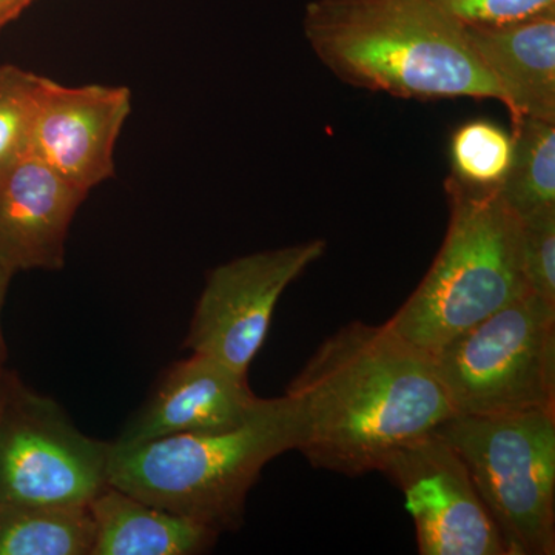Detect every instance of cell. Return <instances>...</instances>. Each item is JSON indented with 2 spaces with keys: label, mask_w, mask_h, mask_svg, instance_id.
I'll use <instances>...</instances> for the list:
<instances>
[{
  "label": "cell",
  "mask_w": 555,
  "mask_h": 555,
  "mask_svg": "<svg viewBox=\"0 0 555 555\" xmlns=\"http://www.w3.org/2000/svg\"><path fill=\"white\" fill-rule=\"evenodd\" d=\"M286 396L301 426L297 451L346 477L379 470L455 415L433 356L387 323L353 321L324 339Z\"/></svg>",
  "instance_id": "cell-1"
},
{
  "label": "cell",
  "mask_w": 555,
  "mask_h": 555,
  "mask_svg": "<svg viewBox=\"0 0 555 555\" xmlns=\"http://www.w3.org/2000/svg\"><path fill=\"white\" fill-rule=\"evenodd\" d=\"M302 28L318 60L349 86L403 100L503 104L465 27L433 0H312Z\"/></svg>",
  "instance_id": "cell-2"
},
{
  "label": "cell",
  "mask_w": 555,
  "mask_h": 555,
  "mask_svg": "<svg viewBox=\"0 0 555 555\" xmlns=\"http://www.w3.org/2000/svg\"><path fill=\"white\" fill-rule=\"evenodd\" d=\"M299 436L294 400L262 398L254 415L232 429L178 434L133 447L112 443L108 483L221 534L243 525L247 494L262 469L284 452L297 451Z\"/></svg>",
  "instance_id": "cell-3"
},
{
  "label": "cell",
  "mask_w": 555,
  "mask_h": 555,
  "mask_svg": "<svg viewBox=\"0 0 555 555\" xmlns=\"http://www.w3.org/2000/svg\"><path fill=\"white\" fill-rule=\"evenodd\" d=\"M444 192L449 224L443 246L418 287L387 321L430 356L529 292L520 264V222L500 188H473L449 175Z\"/></svg>",
  "instance_id": "cell-4"
},
{
  "label": "cell",
  "mask_w": 555,
  "mask_h": 555,
  "mask_svg": "<svg viewBox=\"0 0 555 555\" xmlns=\"http://www.w3.org/2000/svg\"><path fill=\"white\" fill-rule=\"evenodd\" d=\"M436 433L462 459L506 555L555 554V412L454 415Z\"/></svg>",
  "instance_id": "cell-5"
},
{
  "label": "cell",
  "mask_w": 555,
  "mask_h": 555,
  "mask_svg": "<svg viewBox=\"0 0 555 555\" xmlns=\"http://www.w3.org/2000/svg\"><path fill=\"white\" fill-rule=\"evenodd\" d=\"M433 358L455 415L555 412V306L531 292Z\"/></svg>",
  "instance_id": "cell-6"
},
{
  "label": "cell",
  "mask_w": 555,
  "mask_h": 555,
  "mask_svg": "<svg viewBox=\"0 0 555 555\" xmlns=\"http://www.w3.org/2000/svg\"><path fill=\"white\" fill-rule=\"evenodd\" d=\"M112 443L80 433L56 401L9 378L0 422V506L90 505Z\"/></svg>",
  "instance_id": "cell-7"
},
{
  "label": "cell",
  "mask_w": 555,
  "mask_h": 555,
  "mask_svg": "<svg viewBox=\"0 0 555 555\" xmlns=\"http://www.w3.org/2000/svg\"><path fill=\"white\" fill-rule=\"evenodd\" d=\"M326 247L324 240H310L246 255L211 270L185 347L247 375L268 337L281 295L323 257Z\"/></svg>",
  "instance_id": "cell-8"
},
{
  "label": "cell",
  "mask_w": 555,
  "mask_h": 555,
  "mask_svg": "<svg viewBox=\"0 0 555 555\" xmlns=\"http://www.w3.org/2000/svg\"><path fill=\"white\" fill-rule=\"evenodd\" d=\"M378 473L400 488L422 555H506L462 459L436 430L398 448Z\"/></svg>",
  "instance_id": "cell-9"
},
{
  "label": "cell",
  "mask_w": 555,
  "mask_h": 555,
  "mask_svg": "<svg viewBox=\"0 0 555 555\" xmlns=\"http://www.w3.org/2000/svg\"><path fill=\"white\" fill-rule=\"evenodd\" d=\"M131 112L127 87H67L43 79L28 153L90 193L115 175V149Z\"/></svg>",
  "instance_id": "cell-10"
},
{
  "label": "cell",
  "mask_w": 555,
  "mask_h": 555,
  "mask_svg": "<svg viewBox=\"0 0 555 555\" xmlns=\"http://www.w3.org/2000/svg\"><path fill=\"white\" fill-rule=\"evenodd\" d=\"M261 401L251 392L246 374L192 352L166 372L115 444L133 447L178 434L221 433L243 425Z\"/></svg>",
  "instance_id": "cell-11"
},
{
  "label": "cell",
  "mask_w": 555,
  "mask_h": 555,
  "mask_svg": "<svg viewBox=\"0 0 555 555\" xmlns=\"http://www.w3.org/2000/svg\"><path fill=\"white\" fill-rule=\"evenodd\" d=\"M89 193L27 155L0 175V259L13 269L60 270L69 225Z\"/></svg>",
  "instance_id": "cell-12"
},
{
  "label": "cell",
  "mask_w": 555,
  "mask_h": 555,
  "mask_svg": "<svg viewBox=\"0 0 555 555\" xmlns=\"http://www.w3.org/2000/svg\"><path fill=\"white\" fill-rule=\"evenodd\" d=\"M465 31L511 118L555 124V10Z\"/></svg>",
  "instance_id": "cell-13"
},
{
  "label": "cell",
  "mask_w": 555,
  "mask_h": 555,
  "mask_svg": "<svg viewBox=\"0 0 555 555\" xmlns=\"http://www.w3.org/2000/svg\"><path fill=\"white\" fill-rule=\"evenodd\" d=\"M96 539L91 555H193L217 542L219 532L108 485L90 502Z\"/></svg>",
  "instance_id": "cell-14"
},
{
  "label": "cell",
  "mask_w": 555,
  "mask_h": 555,
  "mask_svg": "<svg viewBox=\"0 0 555 555\" xmlns=\"http://www.w3.org/2000/svg\"><path fill=\"white\" fill-rule=\"evenodd\" d=\"M89 505L0 506V555H91Z\"/></svg>",
  "instance_id": "cell-15"
},
{
  "label": "cell",
  "mask_w": 555,
  "mask_h": 555,
  "mask_svg": "<svg viewBox=\"0 0 555 555\" xmlns=\"http://www.w3.org/2000/svg\"><path fill=\"white\" fill-rule=\"evenodd\" d=\"M514 156L500 195L524 219L555 210V124L513 118Z\"/></svg>",
  "instance_id": "cell-16"
},
{
  "label": "cell",
  "mask_w": 555,
  "mask_h": 555,
  "mask_svg": "<svg viewBox=\"0 0 555 555\" xmlns=\"http://www.w3.org/2000/svg\"><path fill=\"white\" fill-rule=\"evenodd\" d=\"M514 156V139L489 120L463 124L451 139L452 177L478 189L505 181Z\"/></svg>",
  "instance_id": "cell-17"
},
{
  "label": "cell",
  "mask_w": 555,
  "mask_h": 555,
  "mask_svg": "<svg viewBox=\"0 0 555 555\" xmlns=\"http://www.w3.org/2000/svg\"><path fill=\"white\" fill-rule=\"evenodd\" d=\"M43 79L16 65H0V175L28 153Z\"/></svg>",
  "instance_id": "cell-18"
},
{
  "label": "cell",
  "mask_w": 555,
  "mask_h": 555,
  "mask_svg": "<svg viewBox=\"0 0 555 555\" xmlns=\"http://www.w3.org/2000/svg\"><path fill=\"white\" fill-rule=\"evenodd\" d=\"M520 222V264L531 294L555 306V210Z\"/></svg>",
  "instance_id": "cell-19"
},
{
  "label": "cell",
  "mask_w": 555,
  "mask_h": 555,
  "mask_svg": "<svg viewBox=\"0 0 555 555\" xmlns=\"http://www.w3.org/2000/svg\"><path fill=\"white\" fill-rule=\"evenodd\" d=\"M463 27L509 24L555 10V0H433Z\"/></svg>",
  "instance_id": "cell-20"
},
{
  "label": "cell",
  "mask_w": 555,
  "mask_h": 555,
  "mask_svg": "<svg viewBox=\"0 0 555 555\" xmlns=\"http://www.w3.org/2000/svg\"><path fill=\"white\" fill-rule=\"evenodd\" d=\"M35 0H0V30L16 21Z\"/></svg>",
  "instance_id": "cell-21"
},
{
  "label": "cell",
  "mask_w": 555,
  "mask_h": 555,
  "mask_svg": "<svg viewBox=\"0 0 555 555\" xmlns=\"http://www.w3.org/2000/svg\"><path fill=\"white\" fill-rule=\"evenodd\" d=\"M14 275L13 269H10L5 262L0 259V310H2L3 299H5L7 288H9L11 276ZM3 360V339L0 334V364ZM2 372V369H0Z\"/></svg>",
  "instance_id": "cell-22"
},
{
  "label": "cell",
  "mask_w": 555,
  "mask_h": 555,
  "mask_svg": "<svg viewBox=\"0 0 555 555\" xmlns=\"http://www.w3.org/2000/svg\"><path fill=\"white\" fill-rule=\"evenodd\" d=\"M9 378L0 372V422H2L3 408H5L7 392H9Z\"/></svg>",
  "instance_id": "cell-23"
}]
</instances>
